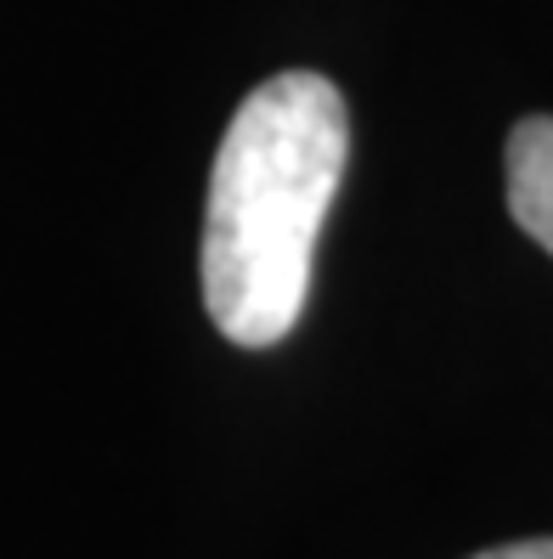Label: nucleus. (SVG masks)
<instances>
[{
    "mask_svg": "<svg viewBox=\"0 0 553 559\" xmlns=\"http://www.w3.org/2000/svg\"><path fill=\"white\" fill-rule=\"evenodd\" d=\"M345 158L350 119L334 80L294 69L238 103L204 210V306L232 345L266 350L294 334Z\"/></svg>",
    "mask_w": 553,
    "mask_h": 559,
    "instance_id": "obj_1",
    "label": "nucleus"
},
{
    "mask_svg": "<svg viewBox=\"0 0 553 559\" xmlns=\"http://www.w3.org/2000/svg\"><path fill=\"white\" fill-rule=\"evenodd\" d=\"M508 210L553 254V119H519L508 136Z\"/></svg>",
    "mask_w": 553,
    "mask_h": 559,
    "instance_id": "obj_2",
    "label": "nucleus"
},
{
    "mask_svg": "<svg viewBox=\"0 0 553 559\" xmlns=\"http://www.w3.org/2000/svg\"><path fill=\"white\" fill-rule=\"evenodd\" d=\"M474 559H553V537H531V543H503V548H485Z\"/></svg>",
    "mask_w": 553,
    "mask_h": 559,
    "instance_id": "obj_3",
    "label": "nucleus"
}]
</instances>
